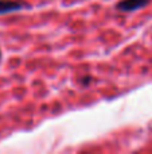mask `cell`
<instances>
[{"label":"cell","mask_w":152,"mask_h":154,"mask_svg":"<svg viewBox=\"0 0 152 154\" xmlns=\"http://www.w3.org/2000/svg\"><path fill=\"white\" fill-rule=\"evenodd\" d=\"M26 7L24 3L16 2V0H0V15H4L8 12H15L20 11Z\"/></svg>","instance_id":"obj_2"},{"label":"cell","mask_w":152,"mask_h":154,"mask_svg":"<svg viewBox=\"0 0 152 154\" xmlns=\"http://www.w3.org/2000/svg\"><path fill=\"white\" fill-rule=\"evenodd\" d=\"M0 61H1V50H0Z\"/></svg>","instance_id":"obj_3"},{"label":"cell","mask_w":152,"mask_h":154,"mask_svg":"<svg viewBox=\"0 0 152 154\" xmlns=\"http://www.w3.org/2000/svg\"><path fill=\"white\" fill-rule=\"evenodd\" d=\"M150 4V0H120L116 3V8L121 12H133Z\"/></svg>","instance_id":"obj_1"}]
</instances>
